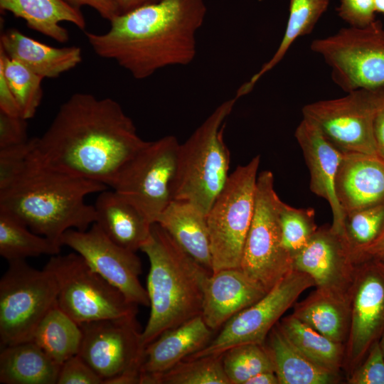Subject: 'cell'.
Instances as JSON below:
<instances>
[{
	"label": "cell",
	"mask_w": 384,
	"mask_h": 384,
	"mask_svg": "<svg viewBox=\"0 0 384 384\" xmlns=\"http://www.w3.org/2000/svg\"><path fill=\"white\" fill-rule=\"evenodd\" d=\"M0 9L25 21L31 29L60 43L69 39L62 22L71 23L82 31L86 28L80 9L65 0H0Z\"/></svg>",
	"instance_id": "d4e9b609"
},
{
	"label": "cell",
	"mask_w": 384,
	"mask_h": 384,
	"mask_svg": "<svg viewBox=\"0 0 384 384\" xmlns=\"http://www.w3.org/2000/svg\"><path fill=\"white\" fill-rule=\"evenodd\" d=\"M0 71L14 95L21 117L28 120L36 114L41 102L44 79L0 50Z\"/></svg>",
	"instance_id": "d6a6232c"
},
{
	"label": "cell",
	"mask_w": 384,
	"mask_h": 384,
	"mask_svg": "<svg viewBox=\"0 0 384 384\" xmlns=\"http://www.w3.org/2000/svg\"><path fill=\"white\" fill-rule=\"evenodd\" d=\"M260 156L240 165L229 175L207 215L212 272L240 268L255 203Z\"/></svg>",
	"instance_id": "8992f818"
},
{
	"label": "cell",
	"mask_w": 384,
	"mask_h": 384,
	"mask_svg": "<svg viewBox=\"0 0 384 384\" xmlns=\"http://www.w3.org/2000/svg\"><path fill=\"white\" fill-rule=\"evenodd\" d=\"M329 4V0H290L287 23L277 49L272 57L239 87L235 97L237 100L250 93L263 75L279 63L296 40L312 32Z\"/></svg>",
	"instance_id": "f1b7e54d"
},
{
	"label": "cell",
	"mask_w": 384,
	"mask_h": 384,
	"mask_svg": "<svg viewBox=\"0 0 384 384\" xmlns=\"http://www.w3.org/2000/svg\"><path fill=\"white\" fill-rule=\"evenodd\" d=\"M206 12V0H160L119 14L105 33L85 36L97 55L143 80L194 60Z\"/></svg>",
	"instance_id": "7a4b0ae2"
},
{
	"label": "cell",
	"mask_w": 384,
	"mask_h": 384,
	"mask_svg": "<svg viewBox=\"0 0 384 384\" xmlns=\"http://www.w3.org/2000/svg\"><path fill=\"white\" fill-rule=\"evenodd\" d=\"M78 355L102 378L118 384L139 383L144 347L136 318L107 319L80 324Z\"/></svg>",
	"instance_id": "5bb4252c"
},
{
	"label": "cell",
	"mask_w": 384,
	"mask_h": 384,
	"mask_svg": "<svg viewBox=\"0 0 384 384\" xmlns=\"http://www.w3.org/2000/svg\"><path fill=\"white\" fill-rule=\"evenodd\" d=\"M0 112L14 117H21V110L16 99L11 90L4 74L1 71Z\"/></svg>",
	"instance_id": "ee69618b"
},
{
	"label": "cell",
	"mask_w": 384,
	"mask_h": 384,
	"mask_svg": "<svg viewBox=\"0 0 384 384\" xmlns=\"http://www.w3.org/2000/svg\"><path fill=\"white\" fill-rule=\"evenodd\" d=\"M155 223L163 228L196 261L212 272L206 215L193 204L172 200Z\"/></svg>",
	"instance_id": "cb8c5ba5"
},
{
	"label": "cell",
	"mask_w": 384,
	"mask_h": 384,
	"mask_svg": "<svg viewBox=\"0 0 384 384\" xmlns=\"http://www.w3.org/2000/svg\"><path fill=\"white\" fill-rule=\"evenodd\" d=\"M379 344H380L383 355L384 356V332L383 333V334L381 335L379 339Z\"/></svg>",
	"instance_id": "f907efd6"
},
{
	"label": "cell",
	"mask_w": 384,
	"mask_h": 384,
	"mask_svg": "<svg viewBox=\"0 0 384 384\" xmlns=\"http://www.w3.org/2000/svg\"><path fill=\"white\" fill-rule=\"evenodd\" d=\"M356 261L342 234L321 226L293 257V269L308 274L316 289L350 302Z\"/></svg>",
	"instance_id": "e0dca14e"
},
{
	"label": "cell",
	"mask_w": 384,
	"mask_h": 384,
	"mask_svg": "<svg viewBox=\"0 0 384 384\" xmlns=\"http://www.w3.org/2000/svg\"><path fill=\"white\" fill-rule=\"evenodd\" d=\"M246 384H279L278 378L274 371L260 373L249 379Z\"/></svg>",
	"instance_id": "bcb514c9"
},
{
	"label": "cell",
	"mask_w": 384,
	"mask_h": 384,
	"mask_svg": "<svg viewBox=\"0 0 384 384\" xmlns=\"http://www.w3.org/2000/svg\"><path fill=\"white\" fill-rule=\"evenodd\" d=\"M56 384H103V380L77 354L60 365Z\"/></svg>",
	"instance_id": "ab89813d"
},
{
	"label": "cell",
	"mask_w": 384,
	"mask_h": 384,
	"mask_svg": "<svg viewBox=\"0 0 384 384\" xmlns=\"http://www.w3.org/2000/svg\"><path fill=\"white\" fill-rule=\"evenodd\" d=\"M373 136L377 156L384 161V97L375 114Z\"/></svg>",
	"instance_id": "f6af8a7d"
},
{
	"label": "cell",
	"mask_w": 384,
	"mask_h": 384,
	"mask_svg": "<svg viewBox=\"0 0 384 384\" xmlns=\"http://www.w3.org/2000/svg\"><path fill=\"white\" fill-rule=\"evenodd\" d=\"M61 246L0 210V255L10 261L60 253Z\"/></svg>",
	"instance_id": "1f68e13d"
},
{
	"label": "cell",
	"mask_w": 384,
	"mask_h": 384,
	"mask_svg": "<svg viewBox=\"0 0 384 384\" xmlns=\"http://www.w3.org/2000/svg\"><path fill=\"white\" fill-rule=\"evenodd\" d=\"M44 268L56 280L58 306L78 324L136 318L138 305L128 301L77 252L53 255Z\"/></svg>",
	"instance_id": "52a82bcc"
},
{
	"label": "cell",
	"mask_w": 384,
	"mask_h": 384,
	"mask_svg": "<svg viewBox=\"0 0 384 384\" xmlns=\"http://www.w3.org/2000/svg\"><path fill=\"white\" fill-rule=\"evenodd\" d=\"M57 297V282L50 272L35 269L25 260L9 262L0 279L1 346L32 340Z\"/></svg>",
	"instance_id": "9c48e42d"
},
{
	"label": "cell",
	"mask_w": 384,
	"mask_h": 384,
	"mask_svg": "<svg viewBox=\"0 0 384 384\" xmlns=\"http://www.w3.org/2000/svg\"><path fill=\"white\" fill-rule=\"evenodd\" d=\"M149 141L110 97L72 95L59 107L31 154L38 164L110 186L122 166Z\"/></svg>",
	"instance_id": "6da1fadb"
},
{
	"label": "cell",
	"mask_w": 384,
	"mask_h": 384,
	"mask_svg": "<svg viewBox=\"0 0 384 384\" xmlns=\"http://www.w3.org/2000/svg\"><path fill=\"white\" fill-rule=\"evenodd\" d=\"M82 339L80 325L65 313L56 302L38 325L32 341L60 366L78 354Z\"/></svg>",
	"instance_id": "4dcf8cb0"
},
{
	"label": "cell",
	"mask_w": 384,
	"mask_h": 384,
	"mask_svg": "<svg viewBox=\"0 0 384 384\" xmlns=\"http://www.w3.org/2000/svg\"><path fill=\"white\" fill-rule=\"evenodd\" d=\"M36 137L16 145L0 148V191L8 188L23 171L33 151Z\"/></svg>",
	"instance_id": "74e56055"
},
{
	"label": "cell",
	"mask_w": 384,
	"mask_h": 384,
	"mask_svg": "<svg viewBox=\"0 0 384 384\" xmlns=\"http://www.w3.org/2000/svg\"><path fill=\"white\" fill-rule=\"evenodd\" d=\"M106 189L102 183L46 168L30 156L18 178L0 191V210L62 246L67 230L84 231L95 223V206L85 198Z\"/></svg>",
	"instance_id": "3957f363"
},
{
	"label": "cell",
	"mask_w": 384,
	"mask_h": 384,
	"mask_svg": "<svg viewBox=\"0 0 384 384\" xmlns=\"http://www.w3.org/2000/svg\"><path fill=\"white\" fill-rule=\"evenodd\" d=\"M311 287L314 282L308 274L293 269L260 300L227 321L206 347L186 359L223 354L245 343L265 344L272 329Z\"/></svg>",
	"instance_id": "4fadbf2b"
},
{
	"label": "cell",
	"mask_w": 384,
	"mask_h": 384,
	"mask_svg": "<svg viewBox=\"0 0 384 384\" xmlns=\"http://www.w3.org/2000/svg\"><path fill=\"white\" fill-rule=\"evenodd\" d=\"M375 0H341L337 8L338 16L348 26L365 27L375 19Z\"/></svg>",
	"instance_id": "60d3db41"
},
{
	"label": "cell",
	"mask_w": 384,
	"mask_h": 384,
	"mask_svg": "<svg viewBox=\"0 0 384 384\" xmlns=\"http://www.w3.org/2000/svg\"><path fill=\"white\" fill-rule=\"evenodd\" d=\"M350 309V329L343 366L346 377L384 332V262L368 255L356 260Z\"/></svg>",
	"instance_id": "9a60e30c"
},
{
	"label": "cell",
	"mask_w": 384,
	"mask_h": 384,
	"mask_svg": "<svg viewBox=\"0 0 384 384\" xmlns=\"http://www.w3.org/2000/svg\"><path fill=\"white\" fill-rule=\"evenodd\" d=\"M277 324L269 333L265 346L272 360L279 384L340 383V373L325 370L306 358L289 342Z\"/></svg>",
	"instance_id": "4316f807"
},
{
	"label": "cell",
	"mask_w": 384,
	"mask_h": 384,
	"mask_svg": "<svg viewBox=\"0 0 384 384\" xmlns=\"http://www.w3.org/2000/svg\"><path fill=\"white\" fill-rule=\"evenodd\" d=\"M311 50L330 67L334 82L345 92L384 87V28L379 20L348 26L314 40Z\"/></svg>",
	"instance_id": "ba28073f"
},
{
	"label": "cell",
	"mask_w": 384,
	"mask_h": 384,
	"mask_svg": "<svg viewBox=\"0 0 384 384\" xmlns=\"http://www.w3.org/2000/svg\"><path fill=\"white\" fill-rule=\"evenodd\" d=\"M383 97V88L356 90L341 97L307 104L302 115L343 152L377 156L373 121Z\"/></svg>",
	"instance_id": "7c38bea8"
},
{
	"label": "cell",
	"mask_w": 384,
	"mask_h": 384,
	"mask_svg": "<svg viewBox=\"0 0 384 384\" xmlns=\"http://www.w3.org/2000/svg\"><path fill=\"white\" fill-rule=\"evenodd\" d=\"M292 314L334 342L345 345L350 329V302L315 289L293 306Z\"/></svg>",
	"instance_id": "83f0119b"
},
{
	"label": "cell",
	"mask_w": 384,
	"mask_h": 384,
	"mask_svg": "<svg viewBox=\"0 0 384 384\" xmlns=\"http://www.w3.org/2000/svg\"><path fill=\"white\" fill-rule=\"evenodd\" d=\"M363 255L374 257L384 262V234L372 247L367 250L361 256Z\"/></svg>",
	"instance_id": "c3c4849f"
},
{
	"label": "cell",
	"mask_w": 384,
	"mask_h": 384,
	"mask_svg": "<svg viewBox=\"0 0 384 384\" xmlns=\"http://www.w3.org/2000/svg\"><path fill=\"white\" fill-rule=\"evenodd\" d=\"M236 101L234 97L219 105L179 145L173 200L188 202L206 215L230 175L223 132Z\"/></svg>",
	"instance_id": "5b68a950"
},
{
	"label": "cell",
	"mask_w": 384,
	"mask_h": 384,
	"mask_svg": "<svg viewBox=\"0 0 384 384\" xmlns=\"http://www.w3.org/2000/svg\"><path fill=\"white\" fill-rule=\"evenodd\" d=\"M179 145L173 135L149 141L122 166L110 186L152 223L173 200Z\"/></svg>",
	"instance_id": "8fae6325"
},
{
	"label": "cell",
	"mask_w": 384,
	"mask_h": 384,
	"mask_svg": "<svg viewBox=\"0 0 384 384\" xmlns=\"http://www.w3.org/2000/svg\"><path fill=\"white\" fill-rule=\"evenodd\" d=\"M71 6L80 9L89 6L95 9L103 18L110 21L119 15L120 10L117 0H65Z\"/></svg>",
	"instance_id": "7bdbcfd3"
},
{
	"label": "cell",
	"mask_w": 384,
	"mask_h": 384,
	"mask_svg": "<svg viewBox=\"0 0 384 384\" xmlns=\"http://www.w3.org/2000/svg\"><path fill=\"white\" fill-rule=\"evenodd\" d=\"M375 10L384 16V0H375Z\"/></svg>",
	"instance_id": "681fc988"
},
{
	"label": "cell",
	"mask_w": 384,
	"mask_h": 384,
	"mask_svg": "<svg viewBox=\"0 0 384 384\" xmlns=\"http://www.w3.org/2000/svg\"><path fill=\"white\" fill-rule=\"evenodd\" d=\"M310 174L312 193L329 204L333 222L331 228L343 235L345 214L335 191L336 173L343 153L335 146L311 121L302 118L294 132Z\"/></svg>",
	"instance_id": "ac0fdd59"
},
{
	"label": "cell",
	"mask_w": 384,
	"mask_h": 384,
	"mask_svg": "<svg viewBox=\"0 0 384 384\" xmlns=\"http://www.w3.org/2000/svg\"><path fill=\"white\" fill-rule=\"evenodd\" d=\"M61 245L79 254L94 271L118 289L128 301L138 306H149L146 289L139 280L142 263L136 252L114 242L97 223L84 231L67 230L61 238Z\"/></svg>",
	"instance_id": "2e32d148"
},
{
	"label": "cell",
	"mask_w": 384,
	"mask_h": 384,
	"mask_svg": "<svg viewBox=\"0 0 384 384\" xmlns=\"http://www.w3.org/2000/svg\"><path fill=\"white\" fill-rule=\"evenodd\" d=\"M60 366L33 341L1 347L0 383L56 384Z\"/></svg>",
	"instance_id": "484cf974"
},
{
	"label": "cell",
	"mask_w": 384,
	"mask_h": 384,
	"mask_svg": "<svg viewBox=\"0 0 384 384\" xmlns=\"http://www.w3.org/2000/svg\"><path fill=\"white\" fill-rule=\"evenodd\" d=\"M279 220L282 246L293 260L318 229L315 223L314 209L297 208L281 200Z\"/></svg>",
	"instance_id": "8d00e7d4"
},
{
	"label": "cell",
	"mask_w": 384,
	"mask_h": 384,
	"mask_svg": "<svg viewBox=\"0 0 384 384\" xmlns=\"http://www.w3.org/2000/svg\"><path fill=\"white\" fill-rule=\"evenodd\" d=\"M94 206L95 223L111 240L133 252L141 250L153 223L140 210L113 189L99 193Z\"/></svg>",
	"instance_id": "603a6c76"
},
{
	"label": "cell",
	"mask_w": 384,
	"mask_h": 384,
	"mask_svg": "<svg viewBox=\"0 0 384 384\" xmlns=\"http://www.w3.org/2000/svg\"><path fill=\"white\" fill-rule=\"evenodd\" d=\"M0 50L43 78H56L82 60L80 47H55L35 40L16 28L3 31Z\"/></svg>",
	"instance_id": "7402d4cb"
},
{
	"label": "cell",
	"mask_w": 384,
	"mask_h": 384,
	"mask_svg": "<svg viewBox=\"0 0 384 384\" xmlns=\"http://www.w3.org/2000/svg\"><path fill=\"white\" fill-rule=\"evenodd\" d=\"M26 119L0 112V148L28 140Z\"/></svg>",
	"instance_id": "b9f144b4"
},
{
	"label": "cell",
	"mask_w": 384,
	"mask_h": 384,
	"mask_svg": "<svg viewBox=\"0 0 384 384\" xmlns=\"http://www.w3.org/2000/svg\"><path fill=\"white\" fill-rule=\"evenodd\" d=\"M278 326L289 342L306 358L329 371L340 373L345 345L333 341L292 314L280 319Z\"/></svg>",
	"instance_id": "f546056e"
},
{
	"label": "cell",
	"mask_w": 384,
	"mask_h": 384,
	"mask_svg": "<svg viewBox=\"0 0 384 384\" xmlns=\"http://www.w3.org/2000/svg\"><path fill=\"white\" fill-rule=\"evenodd\" d=\"M223 365L230 384H246L260 373L274 372L265 344L245 343L230 348L223 353Z\"/></svg>",
	"instance_id": "d590c367"
},
{
	"label": "cell",
	"mask_w": 384,
	"mask_h": 384,
	"mask_svg": "<svg viewBox=\"0 0 384 384\" xmlns=\"http://www.w3.org/2000/svg\"><path fill=\"white\" fill-rule=\"evenodd\" d=\"M159 1L160 0H117L121 14Z\"/></svg>",
	"instance_id": "7dc6e473"
},
{
	"label": "cell",
	"mask_w": 384,
	"mask_h": 384,
	"mask_svg": "<svg viewBox=\"0 0 384 384\" xmlns=\"http://www.w3.org/2000/svg\"><path fill=\"white\" fill-rule=\"evenodd\" d=\"M214 331L197 316L177 327L162 333L144 350L141 366L142 384L161 375L206 347Z\"/></svg>",
	"instance_id": "44dd1931"
},
{
	"label": "cell",
	"mask_w": 384,
	"mask_h": 384,
	"mask_svg": "<svg viewBox=\"0 0 384 384\" xmlns=\"http://www.w3.org/2000/svg\"><path fill=\"white\" fill-rule=\"evenodd\" d=\"M384 234V202L345 215L343 235L356 260Z\"/></svg>",
	"instance_id": "836d02e7"
},
{
	"label": "cell",
	"mask_w": 384,
	"mask_h": 384,
	"mask_svg": "<svg viewBox=\"0 0 384 384\" xmlns=\"http://www.w3.org/2000/svg\"><path fill=\"white\" fill-rule=\"evenodd\" d=\"M348 384H384V356L379 340L373 343L361 363L347 377Z\"/></svg>",
	"instance_id": "f35d334b"
},
{
	"label": "cell",
	"mask_w": 384,
	"mask_h": 384,
	"mask_svg": "<svg viewBox=\"0 0 384 384\" xmlns=\"http://www.w3.org/2000/svg\"><path fill=\"white\" fill-rule=\"evenodd\" d=\"M267 292L240 268L213 272L205 285L201 315L210 329L217 331Z\"/></svg>",
	"instance_id": "d6986e66"
},
{
	"label": "cell",
	"mask_w": 384,
	"mask_h": 384,
	"mask_svg": "<svg viewBox=\"0 0 384 384\" xmlns=\"http://www.w3.org/2000/svg\"><path fill=\"white\" fill-rule=\"evenodd\" d=\"M280 201L272 172L262 171L257 178L255 210L240 269L266 292L293 270V260L282 244Z\"/></svg>",
	"instance_id": "30bf717a"
},
{
	"label": "cell",
	"mask_w": 384,
	"mask_h": 384,
	"mask_svg": "<svg viewBox=\"0 0 384 384\" xmlns=\"http://www.w3.org/2000/svg\"><path fill=\"white\" fill-rule=\"evenodd\" d=\"M383 91H384V87H383Z\"/></svg>",
	"instance_id": "816d5d0a"
},
{
	"label": "cell",
	"mask_w": 384,
	"mask_h": 384,
	"mask_svg": "<svg viewBox=\"0 0 384 384\" xmlns=\"http://www.w3.org/2000/svg\"><path fill=\"white\" fill-rule=\"evenodd\" d=\"M149 384H230L223 354L185 359L168 371L154 376Z\"/></svg>",
	"instance_id": "e575fe53"
},
{
	"label": "cell",
	"mask_w": 384,
	"mask_h": 384,
	"mask_svg": "<svg viewBox=\"0 0 384 384\" xmlns=\"http://www.w3.org/2000/svg\"><path fill=\"white\" fill-rule=\"evenodd\" d=\"M149 261L146 291L150 314L141 332L145 348L162 333L201 315L212 273L186 252L158 223L141 250Z\"/></svg>",
	"instance_id": "277c9868"
},
{
	"label": "cell",
	"mask_w": 384,
	"mask_h": 384,
	"mask_svg": "<svg viewBox=\"0 0 384 384\" xmlns=\"http://www.w3.org/2000/svg\"><path fill=\"white\" fill-rule=\"evenodd\" d=\"M335 191L345 215L384 202V161L374 155L344 152Z\"/></svg>",
	"instance_id": "ffe728a7"
}]
</instances>
